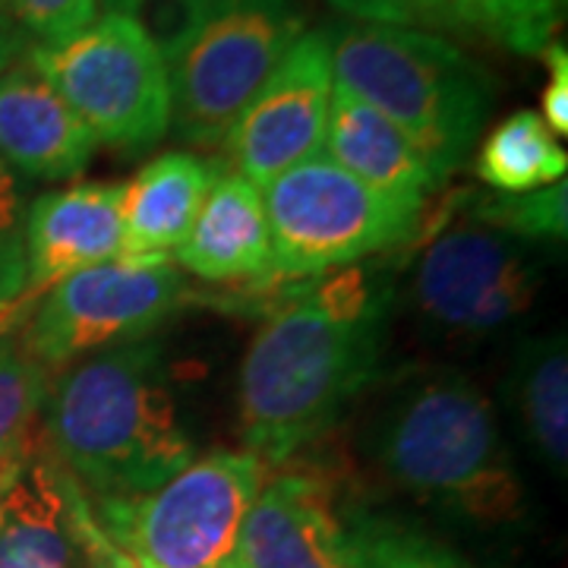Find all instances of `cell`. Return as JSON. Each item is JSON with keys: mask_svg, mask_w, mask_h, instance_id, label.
Segmentation results:
<instances>
[{"mask_svg": "<svg viewBox=\"0 0 568 568\" xmlns=\"http://www.w3.org/2000/svg\"><path fill=\"white\" fill-rule=\"evenodd\" d=\"M388 313L392 284L351 265L304 282L268 316L241 366V429L265 467L325 436L376 383Z\"/></svg>", "mask_w": 568, "mask_h": 568, "instance_id": "cell-1", "label": "cell"}, {"mask_svg": "<svg viewBox=\"0 0 568 568\" xmlns=\"http://www.w3.org/2000/svg\"><path fill=\"white\" fill-rule=\"evenodd\" d=\"M41 429L51 462L89 496L149 493L196 458L152 338L63 366Z\"/></svg>", "mask_w": 568, "mask_h": 568, "instance_id": "cell-2", "label": "cell"}, {"mask_svg": "<svg viewBox=\"0 0 568 568\" xmlns=\"http://www.w3.org/2000/svg\"><path fill=\"white\" fill-rule=\"evenodd\" d=\"M364 446L395 487L458 518L496 525L521 508V480L487 395L455 369L402 376L373 410Z\"/></svg>", "mask_w": 568, "mask_h": 568, "instance_id": "cell-3", "label": "cell"}, {"mask_svg": "<svg viewBox=\"0 0 568 568\" xmlns=\"http://www.w3.org/2000/svg\"><path fill=\"white\" fill-rule=\"evenodd\" d=\"M335 82L376 108L446 183L487 123V70L436 32L342 22L325 32Z\"/></svg>", "mask_w": 568, "mask_h": 568, "instance_id": "cell-4", "label": "cell"}, {"mask_svg": "<svg viewBox=\"0 0 568 568\" xmlns=\"http://www.w3.org/2000/svg\"><path fill=\"white\" fill-rule=\"evenodd\" d=\"M265 474L250 448H215L149 493L85 496L114 568H227Z\"/></svg>", "mask_w": 568, "mask_h": 568, "instance_id": "cell-5", "label": "cell"}, {"mask_svg": "<svg viewBox=\"0 0 568 568\" xmlns=\"http://www.w3.org/2000/svg\"><path fill=\"white\" fill-rule=\"evenodd\" d=\"M301 36L304 17L294 0H203L162 54L171 130L190 145H222Z\"/></svg>", "mask_w": 568, "mask_h": 568, "instance_id": "cell-6", "label": "cell"}, {"mask_svg": "<svg viewBox=\"0 0 568 568\" xmlns=\"http://www.w3.org/2000/svg\"><path fill=\"white\" fill-rule=\"evenodd\" d=\"M29 67L95 142L142 155L171 130V89L159 44L136 17L108 10L61 44H32Z\"/></svg>", "mask_w": 568, "mask_h": 568, "instance_id": "cell-7", "label": "cell"}, {"mask_svg": "<svg viewBox=\"0 0 568 568\" xmlns=\"http://www.w3.org/2000/svg\"><path fill=\"white\" fill-rule=\"evenodd\" d=\"M272 282H316L364 263L417 231L420 209L351 178L328 155L284 171L263 190Z\"/></svg>", "mask_w": 568, "mask_h": 568, "instance_id": "cell-8", "label": "cell"}, {"mask_svg": "<svg viewBox=\"0 0 568 568\" xmlns=\"http://www.w3.org/2000/svg\"><path fill=\"white\" fill-rule=\"evenodd\" d=\"M186 278L171 263L92 265L58 282L26 316V354L48 373L108 347L145 342L186 301Z\"/></svg>", "mask_w": 568, "mask_h": 568, "instance_id": "cell-9", "label": "cell"}, {"mask_svg": "<svg viewBox=\"0 0 568 568\" xmlns=\"http://www.w3.org/2000/svg\"><path fill=\"white\" fill-rule=\"evenodd\" d=\"M544 284L534 244L458 224L433 237L424 250L410 297L429 328L448 338H484L528 313Z\"/></svg>", "mask_w": 568, "mask_h": 568, "instance_id": "cell-10", "label": "cell"}, {"mask_svg": "<svg viewBox=\"0 0 568 568\" xmlns=\"http://www.w3.org/2000/svg\"><path fill=\"white\" fill-rule=\"evenodd\" d=\"M332 89L325 32H304L231 123L222 142L227 171L265 190L284 171L323 155Z\"/></svg>", "mask_w": 568, "mask_h": 568, "instance_id": "cell-11", "label": "cell"}, {"mask_svg": "<svg viewBox=\"0 0 568 568\" xmlns=\"http://www.w3.org/2000/svg\"><path fill=\"white\" fill-rule=\"evenodd\" d=\"M121 183H77L44 193L26 212V284L3 335L63 278L123 260Z\"/></svg>", "mask_w": 568, "mask_h": 568, "instance_id": "cell-12", "label": "cell"}, {"mask_svg": "<svg viewBox=\"0 0 568 568\" xmlns=\"http://www.w3.org/2000/svg\"><path fill=\"white\" fill-rule=\"evenodd\" d=\"M227 568H347L328 474L294 462L268 470Z\"/></svg>", "mask_w": 568, "mask_h": 568, "instance_id": "cell-13", "label": "cell"}, {"mask_svg": "<svg viewBox=\"0 0 568 568\" xmlns=\"http://www.w3.org/2000/svg\"><path fill=\"white\" fill-rule=\"evenodd\" d=\"M95 145L85 123L29 63L0 73V162L17 178L70 181L92 162Z\"/></svg>", "mask_w": 568, "mask_h": 568, "instance_id": "cell-14", "label": "cell"}, {"mask_svg": "<svg viewBox=\"0 0 568 568\" xmlns=\"http://www.w3.org/2000/svg\"><path fill=\"white\" fill-rule=\"evenodd\" d=\"M174 260L183 272L212 284L272 282L263 190L222 164Z\"/></svg>", "mask_w": 568, "mask_h": 568, "instance_id": "cell-15", "label": "cell"}, {"mask_svg": "<svg viewBox=\"0 0 568 568\" xmlns=\"http://www.w3.org/2000/svg\"><path fill=\"white\" fill-rule=\"evenodd\" d=\"M325 149L328 159L345 168L351 178H357L369 190L383 193L395 203L420 212L426 196L443 186L436 171L424 159V152L376 108L351 95L338 82L332 89Z\"/></svg>", "mask_w": 568, "mask_h": 568, "instance_id": "cell-16", "label": "cell"}, {"mask_svg": "<svg viewBox=\"0 0 568 568\" xmlns=\"http://www.w3.org/2000/svg\"><path fill=\"white\" fill-rule=\"evenodd\" d=\"M219 168L190 152H168L145 164L123 186V260L168 263L186 241Z\"/></svg>", "mask_w": 568, "mask_h": 568, "instance_id": "cell-17", "label": "cell"}, {"mask_svg": "<svg viewBox=\"0 0 568 568\" xmlns=\"http://www.w3.org/2000/svg\"><path fill=\"white\" fill-rule=\"evenodd\" d=\"M511 405L540 462L562 474L568 465V351L562 332L528 338L515 351Z\"/></svg>", "mask_w": 568, "mask_h": 568, "instance_id": "cell-18", "label": "cell"}, {"mask_svg": "<svg viewBox=\"0 0 568 568\" xmlns=\"http://www.w3.org/2000/svg\"><path fill=\"white\" fill-rule=\"evenodd\" d=\"M73 544L63 528L58 467L48 452L3 496L0 568H70Z\"/></svg>", "mask_w": 568, "mask_h": 568, "instance_id": "cell-19", "label": "cell"}, {"mask_svg": "<svg viewBox=\"0 0 568 568\" xmlns=\"http://www.w3.org/2000/svg\"><path fill=\"white\" fill-rule=\"evenodd\" d=\"M48 369L17 347L7 335L0 338V496L26 477V470L44 452V402Z\"/></svg>", "mask_w": 568, "mask_h": 568, "instance_id": "cell-20", "label": "cell"}, {"mask_svg": "<svg viewBox=\"0 0 568 568\" xmlns=\"http://www.w3.org/2000/svg\"><path fill=\"white\" fill-rule=\"evenodd\" d=\"M566 149L534 111H515L496 123L477 152V178L496 193H534L566 181Z\"/></svg>", "mask_w": 568, "mask_h": 568, "instance_id": "cell-21", "label": "cell"}, {"mask_svg": "<svg viewBox=\"0 0 568 568\" xmlns=\"http://www.w3.org/2000/svg\"><path fill=\"white\" fill-rule=\"evenodd\" d=\"M342 547L347 568H470L417 525L366 506L342 508Z\"/></svg>", "mask_w": 568, "mask_h": 568, "instance_id": "cell-22", "label": "cell"}, {"mask_svg": "<svg viewBox=\"0 0 568 568\" xmlns=\"http://www.w3.org/2000/svg\"><path fill=\"white\" fill-rule=\"evenodd\" d=\"M455 29L487 36L515 54H544L566 17V0H448Z\"/></svg>", "mask_w": 568, "mask_h": 568, "instance_id": "cell-23", "label": "cell"}, {"mask_svg": "<svg viewBox=\"0 0 568 568\" xmlns=\"http://www.w3.org/2000/svg\"><path fill=\"white\" fill-rule=\"evenodd\" d=\"M467 215L477 224H487L493 231H503L508 237H518L525 244L540 241H566L568 234V183H549L534 193H496L480 196L467 205Z\"/></svg>", "mask_w": 568, "mask_h": 568, "instance_id": "cell-24", "label": "cell"}, {"mask_svg": "<svg viewBox=\"0 0 568 568\" xmlns=\"http://www.w3.org/2000/svg\"><path fill=\"white\" fill-rule=\"evenodd\" d=\"M26 212L20 178L0 162V338L26 284Z\"/></svg>", "mask_w": 568, "mask_h": 568, "instance_id": "cell-25", "label": "cell"}, {"mask_svg": "<svg viewBox=\"0 0 568 568\" xmlns=\"http://www.w3.org/2000/svg\"><path fill=\"white\" fill-rule=\"evenodd\" d=\"M17 29L36 44H61L99 17L102 0H3Z\"/></svg>", "mask_w": 568, "mask_h": 568, "instance_id": "cell-26", "label": "cell"}, {"mask_svg": "<svg viewBox=\"0 0 568 568\" xmlns=\"http://www.w3.org/2000/svg\"><path fill=\"white\" fill-rule=\"evenodd\" d=\"M351 22L398 29H455L448 0H328Z\"/></svg>", "mask_w": 568, "mask_h": 568, "instance_id": "cell-27", "label": "cell"}, {"mask_svg": "<svg viewBox=\"0 0 568 568\" xmlns=\"http://www.w3.org/2000/svg\"><path fill=\"white\" fill-rule=\"evenodd\" d=\"M544 61L549 67V82L544 89V118L552 136H566L568 133V54L562 44H547L544 48Z\"/></svg>", "mask_w": 568, "mask_h": 568, "instance_id": "cell-28", "label": "cell"}, {"mask_svg": "<svg viewBox=\"0 0 568 568\" xmlns=\"http://www.w3.org/2000/svg\"><path fill=\"white\" fill-rule=\"evenodd\" d=\"M22 48V32L17 29L13 17L7 13V3L0 0V73L10 70L13 58L20 54Z\"/></svg>", "mask_w": 568, "mask_h": 568, "instance_id": "cell-29", "label": "cell"}, {"mask_svg": "<svg viewBox=\"0 0 568 568\" xmlns=\"http://www.w3.org/2000/svg\"><path fill=\"white\" fill-rule=\"evenodd\" d=\"M102 3L108 10H114V13H130V17H133L136 7H140V0H102Z\"/></svg>", "mask_w": 568, "mask_h": 568, "instance_id": "cell-30", "label": "cell"}, {"mask_svg": "<svg viewBox=\"0 0 568 568\" xmlns=\"http://www.w3.org/2000/svg\"><path fill=\"white\" fill-rule=\"evenodd\" d=\"M0 528H3V499H0Z\"/></svg>", "mask_w": 568, "mask_h": 568, "instance_id": "cell-31", "label": "cell"}, {"mask_svg": "<svg viewBox=\"0 0 568 568\" xmlns=\"http://www.w3.org/2000/svg\"><path fill=\"white\" fill-rule=\"evenodd\" d=\"M448 10H452V7H448Z\"/></svg>", "mask_w": 568, "mask_h": 568, "instance_id": "cell-32", "label": "cell"}]
</instances>
